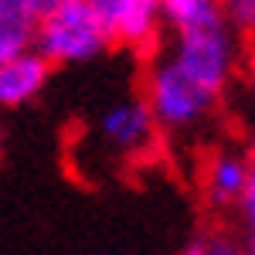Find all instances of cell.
Returning <instances> with one entry per match:
<instances>
[{
    "label": "cell",
    "mask_w": 255,
    "mask_h": 255,
    "mask_svg": "<svg viewBox=\"0 0 255 255\" xmlns=\"http://www.w3.org/2000/svg\"><path fill=\"white\" fill-rule=\"evenodd\" d=\"M109 44V31L89 0H61L51 10L38 14L34 24V51H41L51 65L89 61Z\"/></svg>",
    "instance_id": "1"
},
{
    "label": "cell",
    "mask_w": 255,
    "mask_h": 255,
    "mask_svg": "<svg viewBox=\"0 0 255 255\" xmlns=\"http://www.w3.org/2000/svg\"><path fill=\"white\" fill-rule=\"evenodd\" d=\"M55 3H61V0H31V7H34V14H44V10H51Z\"/></svg>",
    "instance_id": "13"
},
{
    "label": "cell",
    "mask_w": 255,
    "mask_h": 255,
    "mask_svg": "<svg viewBox=\"0 0 255 255\" xmlns=\"http://www.w3.org/2000/svg\"><path fill=\"white\" fill-rule=\"evenodd\" d=\"M150 113L163 129H191L215 109L218 96L208 92L204 85H197L191 75H184L177 68V61L167 58L153 61L150 75H146V99Z\"/></svg>",
    "instance_id": "3"
},
{
    "label": "cell",
    "mask_w": 255,
    "mask_h": 255,
    "mask_svg": "<svg viewBox=\"0 0 255 255\" xmlns=\"http://www.w3.org/2000/svg\"><path fill=\"white\" fill-rule=\"evenodd\" d=\"M51 75V61L41 51H20L14 58L0 61V106H24L44 89Z\"/></svg>",
    "instance_id": "6"
},
{
    "label": "cell",
    "mask_w": 255,
    "mask_h": 255,
    "mask_svg": "<svg viewBox=\"0 0 255 255\" xmlns=\"http://www.w3.org/2000/svg\"><path fill=\"white\" fill-rule=\"evenodd\" d=\"M99 20L106 24L113 44L146 48L157 38V24L163 17L160 0H89Z\"/></svg>",
    "instance_id": "4"
},
{
    "label": "cell",
    "mask_w": 255,
    "mask_h": 255,
    "mask_svg": "<svg viewBox=\"0 0 255 255\" xmlns=\"http://www.w3.org/2000/svg\"><path fill=\"white\" fill-rule=\"evenodd\" d=\"M99 136L106 139L116 153L123 157H136L146 153L157 139V119L150 113V106L143 99H129L113 106L106 116L99 119Z\"/></svg>",
    "instance_id": "5"
},
{
    "label": "cell",
    "mask_w": 255,
    "mask_h": 255,
    "mask_svg": "<svg viewBox=\"0 0 255 255\" xmlns=\"http://www.w3.org/2000/svg\"><path fill=\"white\" fill-rule=\"evenodd\" d=\"M38 14L31 0H0V61L34 48Z\"/></svg>",
    "instance_id": "8"
},
{
    "label": "cell",
    "mask_w": 255,
    "mask_h": 255,
    "mask_svg": "<svg viewBox=\"0 0 255 255\" xmlns=\"http://www.w3.org/2000/svg\"><path fill=\"white\" fill-rule=\"evenodd\" d=\"M252 170L255 163L245 153H232V150L215 153L204 167V194H208V201H215L221 208L238 204L249 180H252Z\"/></svg>",
    "instance_id": "7"
},
{
    "label": "cell",
    "mask_w": 255,
    "mask_h": 255,
    "mask_svg": "<svg viewBox=\"0 0 255 255\" xmlns=\"http://www.w3.org/2000/svg\"><path fill=\"white\" fill-rule=\"evenodd\" d=\"M242 218H245V232H249V252L255 255V170H252V180L242 194Z\"/></svg>",
    "instance_id": "11"
},
{
    "label": "cell",
    "mask_w": 255,
    "mask_h": 255,
    "mask_svg": "<svg viewBox=\"0 0 255 255\" xmlns=\"http://www.w3.org/2000/svg\"><path fill=\"white\" fill-rule=\"evenodd\" d=\"M170 58L184 75H191L197 85L221 96V89L232 79L235 68V34L225 14L194 20L187 27H177V44Z\"/></svg>",
    "instance_id": "2"
},
{
    "label": "cell",
    "mask_w": 255,
    "mask_h": 255,
    "mask_svg": "<svg viewBox=\"0 0 255 255\" xmlns=\"http://www.w3.org/2000/svg\"><path fill=\"white\" fill-rule=\"evenodd\" d=\"M184 255H218V249H215V242H197V245H191Z\"/></svg>",
    "instance_id": "12"
},
{
    "label": "cell",
    "mask_w": 255,
    "mask_h": 255,
    "mask_svg": "<svg viewBox=\"0 0 255 255\" xmlns=\"http://www.w3.org/2000/svg\"><path fill=\"white\" fill-rule=\"evenodd\" d=\"M252 157H255V139H252Z\"/></svg>",
    "instance_id": "14"
},
{
    "label": "cell",
    "mask_w": 255,
    "mask_h": 255,
    "mask_svg": "<svg viewBox=\"0 0 255 255\" xmlns=\"http://www.w3.org/2000/svg\"><path fill=\"white\" fill-rule=\"evenodd\" d=\"M160 10L177 31V27H187L194 20L221 14V0H160Z\"/></svg>",
    "instance_id": "9"
},
{
    "label": "cell",
    "mask_w": 255,
    "mask_h": 255,
    "mask_svg": "<svg viewBox=\"0 0 255 255\" xmlns=\"http://www.w3.org/2000/svg\"><path fill=\"white\" fill-rule=\"evenodd\" d=\"M221 14L232 24V31L255 38V0H221Z\"/></svg>",
    "instance_id": "10"
}]
</instances>
